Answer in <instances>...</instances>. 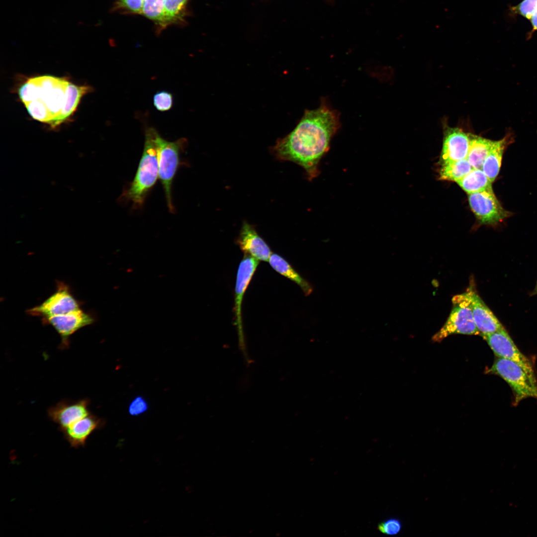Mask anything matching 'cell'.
<instances>
[{
  "mask_svg": "<svg viewBox=\"0 0 537 537\" xmlns=\"http://www.w3.org/2000/svg\"><path fill=\"white\" fill-rule=\"evenodd\" d=\"M340 127L338 111L323 98L318 108L305 110L294 129L278 140L272 151L277 159L300 166L311 180L319 175L320 162Z\"/></svg>",
  "mask_w": 537,
  "mask_h": 537,
  "instance_id": "obj_1",
  "label": "cell"
},
{
  "mask_svg": "<svg viewBox=\"0 0 537 537\" xmlns=\"http://www.w3.org/2000/svg\"><path fill=\"white\" fill-rule=\"evenodd\" d=\"M71 83L64 78L43 75L31 78L19 89L18 94L30 115L55 127L62 117Z\"/></svg>",
  "mask_w": 537,
  "mask_h": 537,
  "instance_id": "obj_2",
  "label": "cell"
},
{
  "mask_svg": "<svg viewBox=\"0 0 537 537\" xmlns=\"http://www.w3.org/2000/svg\"><path fill=\"white\" fill-rule=\"evenodd\" d=\"M157 130L147 128L143 154L135 178L123 196L136 207L142 205L148 192L159 176L158 153L156 142Z\"/></svg>",
  "mask_w": 537,
  "mask_h": 537,
  "instance_id": "obj_3",
  "label": "cell"
},
{
  "mask_svg": "<svg viewBox=\"0 0 537 537\" xmlns=\"http://www.w3.org/2000/svg\"><path fill=\"white\" fill-rule=\"evenodd\" d=\"M488 371L500 376L509 385L513 392L515 404L528 397L537 399V381L535 373L527 371L518 363L498 358Z\"/></svg>",
  "mask_w": 537,
  "mask_h": 537,
  "instance_id": "obj_4",
  "label": "cell"
},
{
  "mask_svg": "<svg viewBox=\"0 0 537 537\" xmlns=\"http://www.w3.org/2000/svg\"><path fill=\"white\" fill-rule=\"evenodd\" d=\"M452 301L451 311L443 327L433 337L434 342H441L452 334H480L473 319L469 290L455 295Z\"/></svg>",
  "mask_w": 537,
  "mask_h": 537,
  "instance_id": "obj_5",
  "label": "cell"
},
{
  "mask_svg": "<svg viewBox=\"0 0 537 537\" xmlns=\"http://www.w3.org/2000/svg\"><path fill=\"white\" fill-rule=\"evenodd\" d=\"M156 142L158 153L159 177L164 189L168 208L173 212L172 185L179 166L180 151L186 143V140L181 138L170 142L162 138L158 133Z\"/></svg>",
  "mask_w": 537,
  "mask_h": 537,
  "instance_id": "obj_6",
  "label": "cell"
},
{
  "mask_svg": "<svg viewBox=\"0 0 537 537\" xmlns=\"http://www.w3.org/2000/svg\"><path fill=\"white\" fill-rule=\"evenodd\" d=\"M470 207L481 224L496 226L512 215L496 198L492 188L468 194Z\"/></svg>",
  "mask_w": 537,
  "mask_h": 537,
  "instance_id": "obj_7",
  "label": "cell"
},
{
  "mask_svg": "<svg viewBox=\"0 0 537 537\" xmlns=\"http://www.w3.org/2000/svg\"><path fill=\"white\" fill-rule=\"evenodd\" d=\"M80 309L79 302L72 294L68 286L59 282L57 290L53 294L41 304L29 309L27 312L31 315L40 316L44 320Z\"/></svg>",
  "mask_w": 537,
  "mask_h": 537,
  "instance_id": "obj_8",
  "label": "cell"
},
{
  "mask_svg": "<svg viewBox=\"0 0 537 537\" xmlns=\"http://www.w3.org/2000/svg\"><path fill=\"white\" fill-rule=\"evenodd\" d=\"M43 321L56 330L61 338V347L66 349L69 346L70 337L81 328L92 324L94 319L80 309L44 319Z\"/></svg>",
  "mask_w": 537,
  "mask_h": 537,
  "instance_id": "obj_9",
  "label": "cell"
},
{
  "mask_svg": "<svg viewBox=\"0 0 537 537\" xmlns=\"http://www.w3.org/2000/svg\"><path fill=\"white\" fill-rule=\"evenodd\" d=\"M483 338L498 358L514 361L534 373L530 360L519 351L504 328Z\"/></svg>",
  "mask_w": 537,
  "mask_h": 537,
  "instance_id": "obj_10",
  "label": "cell"
},
{
  "mask_svg": "<svg viewBox=\"0 0 537 537\" xmlns=\"http://www.w3.org/2000/svg\"><path fill=\"white\" fill-rule=\"evenodd\" d=\"M259 264L254 257L245 255L240 262L236 277L235 289V324L237 327L240 343L243 345L244 337L242 320L241 306L245 292Z\"/></svg>",
  "mask_w": 537,
  "mask_h": 537,
  "instance_id": "obj_11",
  "label": "cell"
},
{
  "mask_svg": "<svg viewBox=\"0 0 537 537\" xmlns=\"http://www.w3.org/2000/svg\"><path fill=\"white\" fill-rule=\"evenodd\" d=\"M90 401L87 398L78 400H63L48 410L49 418L63 431L74 422L90 414Z\"/></svg>",
  "mask_w": 537,
  "mask_h": 537,
  "instance_id": "obj_12",
  "label": "cell"
},
{
  "mask_svg": "<svg viewBox=\"0 0 537 537\" xmlns=\"http://www.w3.org/2000/svg\"><path fill=\"white\" fill-rule=\"evenodd\" d=\"M443 143L441 154L442 162L466 159L469 146L470 133L458 127L443 126Z\"/></svg>",
  "mask_w": 537,
  "mask_h": 537,
  "instance_id": "obj_13",
  "label": "cell"
},
{
  "mask_svg": "<svg viewBox=\"0 0 537 537\" xmlns=\"http://www.w3.org/2000/svg\"><path fill=\"white\" fill-rule=\"evenodd\" d=\"M237 243L245 255L259 261L268 262L272 254L269 246L258 234L255 227L246 221L243 223Z\"/></svg>",
  "mask_w": 537,
  "mask_h": 537,
  "instance_id": "obj_14",
  "label": "cell"
},
{
  "mask_svg": "<svg viewBox=\"0 0 537 537\" xmlns=\"http://www.w3.org/2000/svg\"><path fill=\"white\" fill-rule=\"evenodd\" d=\"M104 423L102 419L90 413L61 432L71 447L78 448L84 447L90 435L102 428Z\"/></svg>",
  "mask_w": 537,
  "mask_h": 537,
  "instance_id": "obj_15",
  "label": "cell"
},
{
  "mask_svg": "<svg viewBox=\"0 0 537 537\" xmlns=\"http://www.w3.org/2000/svg\"><path fill=\"white\" fill-rule=\"evenodd\" d=\"M468 290L473 319L481 335L483 337L504 328L478 294L472 289Z\"/></svg>",
  "mask_w": 537,
  "mask_h": 537,
  "instance_id": "obj_16",
  "label": "cell"
},
{
  "mask_svg": "<svg viewBox=\"0 0 537 537\" xmlns=\"http://www.w3.org/2000/svg\"><path fill=\"white\" fill-rule=\"evenodd\" d=\"M513 135L508 132L501 140L495 141L490 153L485 159L481 170L493 182L500 172L503 155L506 148L513 142Z\"/></svg>",
  "mask_w": 537,
  "mask_h": 537,
  "instance_id": "obj_17",
  "label": "cell"
},
{
  "mask_svg": "<svg viewBox=\"0 0 537 537\" xmlns=\"http://www.w3.org/2000/svg\"><path fill=\"white\" fill-rule=\"evenodd\" d=\"M470 146L466 159L473 169H481L483 162L495 141L470 134Z\"/></svg>",
  "mask_w": 537,
  "mask_h": 537,
  "instance_id": "obj_18",
  "label": "cell"
},
{
  "mask_svg": "<svg viewBox=\"0 0 537 537\" xmlns=\"http://www.w3.org/2000/svg\"><path fill=\"white\" fill-rule=\"evenodd\" d=\"M268 262L276 271L296 283L306 295L312 293V285L302 277L282 257L276 254H272Z\"/></svg>",
  "mask_w": 537,
  "mask_h": 537,
  "instance_id": "obj_19",
  "label": "cell"
},
{
  "mask_svg": "<svg viewBox=\"0 0 537 537\" xmlns=\"http://www.w3.org/2000/svg\"><path fill=\"white\" fill-rule=\"evenodd\" d=\"M468 194L492 188V182L481 169H472L467 175L456 181Z\"/></svg>",
  "mask_w": 537,
  "mask_h": 537,
  "instance_id": "obj_20",
  "label": "cell"
},
{
  "mask_svg": "<svg viewBox=\"0 0 537 537\" xmlns=\"http://www.w3.org/2000/svg\"><path fill=\"white\" fill-rule=\"evenodd\" d=\"M473 168L467 159L442 162L440 175L442 179L457 180L467 175Z\"/></svg>",
  "mask_w": 537,
  "mask_h": 537,
  "instance_id": "obj_21",
  "label": "cell"
},
{
  "mask_svg": "<svg viewBox=\"0 0 537 537\" xmlns=\"http://www.w3.org/2000/svg\"><path fill=\"white\" fill-rule=\"evenodd\" d=\"M189 0H164V15L167 26L184 24L187 15V5Z\"/></svg>",
  "mask_w": 537,
  "mask_h": 537,
  "instance_id": "obj_22",
  "label": "cell"
},
{
  "mask_svg": "<svg viewBox=\"0 0 537 537\" xmlns=\"http://www.w3.org/2000/svg\"><path fill=\"white\" fill-rule=\"evenodd\" d=\"M141 15L152 20L159 32L167 27L164 15V0H143Z\"/></svg>",
  "mask_w": 537,
  "mask_h": 537,
  "instance_id": "obj_23",
  "label": "cell"
},
{
  "mask_svg": "<svg viewBox=\"0 0 537 537\" xmlns=\"http://www.w3.org/2000/svg\"><path fill=\"white\" fill-rule=\"evenodd\" d=\"M143 2V0H115L112 11L141 15Z\"/></svg>",
  "mask_w": 537,
  "mask_h": 537,
  "instance_id": "obj_24",
  "label": "cell"
},
{
  "mask_svg": "<svg viewBox=\"0 0 537 537\" xmlns=\"http://www.w3.org/2000/svg\"><path fill=\"white\" fill-rule=\"evenodd\" d=\"M402 529L401 522L397 518H389L379 523L377 525V530L381 533L386 536H396L401 533Z\"/></svg>",
  "mask_w": 537,
  "mask_h": 537,
  "instance_id": "obj_25",
  "label": "cell"
},
{
  "mask_svg": "<svg viewBox=\"0 0 537 537\" xmlns=\"http://www.w3.org/2000/svg\"><path fill=\"white\" fill-rule=\"evenodd\" d=\"M153 104L155 108L160 111H168L173 106V95L167 91H158L154 95Z\"/></svg>",
  "mask_w": 537,
  "mask_h": 537,
  "instance_id": "obj_26",
  "label": "cell"
},
{
  "mask_svg": "<svg viewBox=\"0 0 537 537\" xmlns=\"http://www.w3.org/2000/svg\"><path fill=\"white\" fill-rule=\"evenodd\" d=\"M149 409L147 401L141 396L135 397L128 407V413L133 416H137L144 413Z\"/></svg>",
  "mask_w": 537,
  "mask_h": 537,
  "instance_id": "obj_27",
  "label": "cell"
},
{
  "mask_svg": "<svg viewBox=\"0 0 537 537\" xmlns=\"http://www.w3.org/2000/svg\"><path fill=\"white\" fill-rule=\"evenodd\" d=\"M537 6V0H524L512 9L514 12L530 20Z\"/></svg>",
  "mask_w": 537,
  "mask_h": 537,
  "instance_id": "obj_28",
  "label": "cell"
},
{
  "mask_svg": "<svg viewBox=\"0 0 537 537\" xmlns=\"http://www.w3.org/2000/svg\"><path fill=\"white\" fill-rule=\"evenodd\" d=\"M530 20L534 29L537 30V6L534 10Z\"/></svg>",
  "mask_w": 537,
  "mask_h": 537,
  "instance_id": "obj_29",
  "label": "cell"
},
{
  "mask_svg": "<svg viewBox=\"0 0 537 537\" xmlns=\"http://www.w3.org/2000/svg\"><path fill=\"white\" fill-rule=\"evenodd\" d=\"M531 294L533 295L537 294V284L536 285V286H535L534 289L533 290L532 293H531Z\"/></svg>",
  "mask_w": 537,
  "mask_h": 537,
  "instance_id": "obj_30",
  "label": "cell"
}]
</instances>
